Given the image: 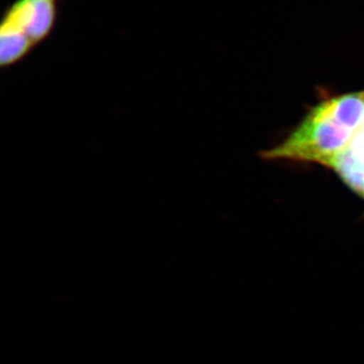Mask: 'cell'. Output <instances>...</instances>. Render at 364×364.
I'll list each match as a JSON object with an SVG mask.
<instances>
[{
    "label": "cell",
    "instance_id": "1",
    "mask_svg": "<svg viewBox=\"0 0 364 364\" xmlns=\"http://www.w3.org/2000/svg\"><path fill=\"white\" fill-rule=\"evenodd\" d=\"M60 0H14L0 28V65L11 67L47 39L58 16Z\"/></svg>",
    "mask_w": 364,
    "mask_h": 364
},
{
    "label": "cell",
    "instance_id": "2",
    "mask_svg": "<svg viewBox=\"0 0 364 364\" xmlns=\"http://www.w3.org/2000/svg\"><path fill=\"white\" fill-rule=\"evenodd\" d=\"M327 167L356 195L364 198V112L343 148Z\"/></svg>",
    "mask_w": 364,
    "mask_h": 364
}]
</instances>
